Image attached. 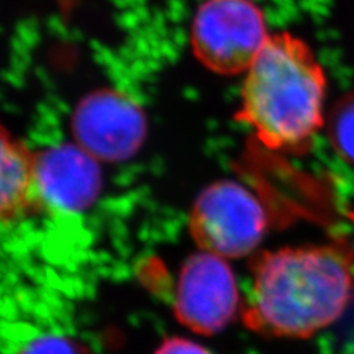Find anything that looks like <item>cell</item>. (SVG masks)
<instances>
[{"label": "cell", "instance_id": "13", "mask_svg": "<svg viewBox=\"0 0 354 354\" xmlns=\"http://www.w3.org/2000/svg\"><path fill=\"white\" fill-rule=\"evenodd\" d=\"M353 254H354V243H353Z\"/></svg>", "mask_w": 354, "mask_h": 354}, {"label": "cell", "instance_id": "10", "mask_svg": "<svg viewBox=\"0 0 354 354\" xmlns=\"http://www.w3.org/2000/svg\"><path fill=\"white\" fill-rule=\"evenodd\" d=\"M18 354H92V351L74 338L46 334L27 342Z\"/></svg>", "mask_w": 354, "mask_h": 354}, {"label": "cell", "instance_id": "2", "mask_svg": "<svg viewBox=\"0 0 354 354\" xmlns=\"http://www.w3.org/2000/svg\"><path fill=\"white\" fill-rule=\"evenodd\" d=\"M326 74L308 44L274 32L245 73L236 120L266 148L306 152L325 127Z\"/></svg>", "mask_w": 354, "mask_h": 354}, {"label": "cell", "instance_id": "12", "mask_svg": "<svg viewBox=\"0 0 354 354\" xmlns=\"http://www.w3.org/2000/svg\"><path fill=\"white\" fill-rule=\"evenodd\" d=\"M58 2H59L65 9H70V8H73V5L77 2V0H58Z\"/></svg>", "mask_w": 354, "mask_h": 354}, {"label": "cell", "instance_id": "8", "mask_svg": "<svg viewBox=\"0 0 354 354\" xmlns=\"http://www.w3.org/2000/svg\"><path fill=\"white\" fill-rule=\"evenodd\" d=\"M36 153L0 123V220L35 201Z\"/></svg>", "mask_w": 354, "mask_h": 354}, {"label": "cell", "instance_id": "4", "mask_svg": "<svg viewBox=\"0 0 354 354\" xmlns=\"http://www.w3.org/2000/svg\"><path fill=\"white\" fill-rule=\"evenodd\" d=\"M269 36L252 0H205L192 21L191 48L207 70L236 75L247 73Z\"/></svg>", "mask_w": 354, "mask_h": 354}, {"label": "cell", "instance_id": "6", "mask_svg": "<svg viewBox=\"0 0 354 354\" xmlns=\"http://www.w3.org/2000/svg\"><path fill=\"white\" fill-rule=\"evenodd\" d=\"M73 131L79 147L93 158L118 161L140 148L147 121L131 99L104 91L83 99L73 117Z\"/></svg>", "mask_w": 354, "mask_h": 354}, {"label": "cell", "instance_id": "9", "mask_svg": "<svg viewBox=\"0 0 354 354\" xmlns=\"http://www.w3.org/2000/svg\"><path fill=\"white\" fill-rule=\"evenodd\" d=\"M325 127L330 147L346 162L354 165V92L334 104L326 115Z\"/></svg>", "mask_w": 354, "mask_h": 354}, {"label": "cell", "instance_id": "1", "mask_svg": "<svg viewBox=\"0 0 354 354\" xmlns=\"http://www.w3.org/2000/svg\"><path fill=\"white\" fill-rule=\"evenodd\" d=\"M354 292L347 254L330 245L261 251L251 261L243 324L261 335L308 338L344 313Z\"/></svg>", "mask_w": 354, "mask_h": 354}, {"label": "cell", "instance_id": "7", "mask_svg": "<svg viewBox=\"0 0 354 354\" xmlns=\"http://www.w3.org/2000/svg\"><path fill=\"white\" fill-rule=\"evenodd\" d=\"M101 189L95 158L80 147H57L36 153L35 201L62 213H77L91 205Z\"/></svg>", "mask_w": 354, "mask_h": 354}, {"label": "cell", "instance_id": "5", "mask_svg": "<svg viewBox=\"0 0 354 354\" xmlns=\"http://www.w3.org/2000/svg\"><path fill=\"white\" fill-rule=\"evenodd\" d=\"M241 308L238 282L225 259L201 251L185 261L173 297L176 319L183 326L214 335L229 326Z\"/></svg>", "mask_w": 354, "mask_h": 354}, {"label": "cell", "instance_id": "3", "mask_svg": "<svg viewBox=\"0 0 354 354\" xmlns=\"http://www.w3.org/2000/svg\"><path fill=\"white\" fill-rule=\"evenodd\" d=\"M269 220L260 199L247 186L223 179L198 195L189 213V232L201 251L225 260L251 256Z\"/></svg>", "mask_w": 354, "mask_h": 354}, {"label": "cell", "instance_id": "11", "mask_svg": "<svg viewBox=\"0 0 354 354\" xmlns=\"http://www.w3.org/2000/svg\"><path fill=\"white\" fill-rule=\"evenodd\" d=\"M153 354H212L205 347L182 337L165 339Z\"/></svg>", "mask_w": 354, "mask_h": 354}]
</instances>
